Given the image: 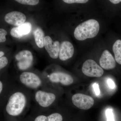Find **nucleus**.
I'll return each mask as SVG.
<instances>
[{"mask_svg":"<svg viewBox=\"0 0 121 121\" xmlns=\"http://www.w3.org/2000/svg\"><path fill=\"white\" fill-rule=\"evenodd\" d=\"M113 51L115 60L121 65V40H117L113 45Z\"/></svg>","mask_w":121,"mask_h":121,"instance_id":"nucleus-16","label":"nucleus"},{"mask_svg":"<svg viewBox=\"0 0 121 121\" xmlns=\"http://www.w3.org/2000/svg\"><path fill=\"white\" fill-rule=\"evenodd\" d=\"M35 98L40 106L48 108L54 104L56 100V96L52 91L39 90L35 93Z\"/></svg>","mask_w":121,"mask_h":121,"instance_id":"nucleus-3","label":"nucleus"},{"mask_svg":"<svg viewBox=\"0 0 121 121\" xmlns=\"http://www.w3.org/2000/svg\"><path fill=\"white\" fill-rule=\"evenodd\" d=\"M8 63V60L7 57L3 56L0 58V69L1 70L6 67Z\"/></svg>","mask_w":121,"mask_h":121,"instance_id":"nucleus-19","label":"nucleus"},{"mask_svg":"<svg viewBox=\"0 0 121 121\" xmlns=\"http://www.w3.org/2000/svg\"><path fill=\"white\" fill-rule=\"evenodd\" d=\"M4 54V52H3L1 51L0 52V58H1V57L3 56Z\"/></svg>","mask_w":121,"mask_h":121,"instance_id":"nucleus-26","label":"nucleus"},{"mask_svg":"<svg viewBox=\"0 0 121 121\" xmlns=\"http://www.w3.org/2000/svg\"><path fill=\"white\" fill-rule=\"evenodd\" d=\"M99 30V24L97 20L93 19L87 20L76 28L74 36L78 40L83 41L95 37Z\"/></svg>","mask_w":121,"mask_h":121,"instance_id":"nucleus-2","label":"nucleus"},{"mask_svg":"<svg viewBox=\"0 0 121 121\" xmlns=\"http://www.w3.org/2000/svg\"><path fill=\"white\" fill-rule=\"evenodd\" d=\"M62 115L58 112L52 113L46 116L40 115L35 118L34 121H63Z\"/></svg>","mask_w":121,"mask_h":121,"instance_id":"nucleus-14","label":"nucleus"},{"mask_svg":"<svg viewBox=\"0 0 121 121\" xmlns=\"http://www.w3.org/2000/svg\"><path fill=\"white\" fill-rule=\"evenodd\" d=\"M63 1L65 3L68 4L78 3V4H84L89 1L88 0H63Z\"/></svg>","mask_w":121,"mask_h":121,"instance_id":"nucleus-21","label":"nucleus"},{"mask_svg":"<svg viewBox=\"0 0 121 121\" xmlns=\"http://www.w3.org/2000/svg\"><path fill=\"white\" fill-rule=\"evenodd\" d=\"M32 25L29 22H26L20 26L13 28L11 29L10 33L13 37L21 38L28 34L31 31Z\"/></svg>","mask_w":121,"mask_h":121,"instance_id":"nucleus-13","label":"nucleus"},{"mask_svg":"<svg viewBox=\"0 0 121 121\" xmlns=\"http://www.w3.org/2000/svg\"><path fill=\"white\" fill-rule=\"evenodd\" d=\"M15 58L17 67L21 70L28 69L31 66L33 63V56L28 50L20 52L16 55Z\"/></svg>","mask_w":121,"mask_h":121,"instance_id":"nucleus-6","label":"nucleus"},{"mask_svg":"<svg viewBox=\"0 0 121 121\" xmlns=\"http://www.w3.org/2000/svg\"><path fill=\"white\" fill-rule=\"evenodd\" d=\"M50 82L52 83H60L64 86H69L73 82V79L69 74L56 72L52 73L48 77Z\"/></svg>","mask_w":121,"mask_h":121,"instance_id":"nucleus-8","label":"nucleus"},{"mask_svg":"<svg viewBox=\"0 0 121 121\" xmlns=\"http://www.w3.org/2000/svg\"><path fill=\"white\" fill-rule=\"evenodd\" d=\"M44 47L51 58H58L60 51V44L58 41H54L48 36H45L44 40Z\"/></svg>","mask_w":121,"mask_h":121,"instance_id":"nucleus-9","label":"nucleus"},{"mask_svg":"<svg viewBox=\"0 0 121 121\" xmlns=\"http://www.w3.org/2000/svg\"><path fill=\"white\" fill-rule=\"evenodd\" d=\"M93 89L96 95H99L100 94V90L99 87V85L97 83H95L93 85Z\"/></svg>","mask_w":121,"mask_h":121,"instance_id":"nucleus-22","label":"nucleus"},{"mask_svg":"<svg viewBox=\"0 0 121 121\" xmlns=\"http://www.w3.org/2000/svg\"><path fill=\"white\" fill-rule=\"evenodd\" d=\"M107 82L108 86L110 89H114L115 88V84L112 79H109L107 80Z\"/></svg>","mask_w":121,"mask_h":121,"instance_id":"nucleus-23","label":"nucleus"},{"mask_svg":"<svg viewBox=\"0 0 121 121\" xmlns=\"http://www.w3.org/2000/svg\"><path fill=\"white\" fill-rule=\"evenodd\" d=\"M21 83L27 87L37 90L42 86L43 82L36 74L30 72H24L20 75Z\"/></svg>","mask_w":121,"mask_h":121,"instance_id":"nucleus-4","label":"nucleus"},{"mask_svg":"<svg viewBox=\"0 0 121 121\" xmlns=\"http://www.w3.org/2000/svg\"><path fill=\"white\" fill-rule=\"evenodd\" d=\"M110 1L112 4H116L121 2V0H110Z\"/></svg>","mask_w":121,"mask_h":121,"instance_id":"nucleus-24","label":"nucleus"},{"mask_svg":"<svg viewBox=\"0 0 121 121\" xmlns=\"http://www.w3.org/2000/svg\"><path fill=\"white\" fill-rule=\"evenodd\" d=\"M82 71L83 73L87 76L99 78L104 74V70L101 66L92 60L85 61L82 65Z\"/></svg>","mask_w":121,"mask_h":121,"instance_id":"nucleus-5","label":"nucleus"},{"mask_svg":"<svg viewBox=\"0 0 121 121\" xmlns=\"http://www.w3.org/2000/svg\"><path fill=\"white\" fill-rule=\"evenodd\" d=\"M27 103L28 99L26 94L21 91H16L9 97L5 110L9 116L17 117L23 112Z\"/></svg>","mask_w":121,"mask_h":121,"instance_id":"nucleus-1","label":"nucleus"},{"mask_svg":"<svg viewBox=\"0 0 121 121\" xmlns=\"http://www.w3.org/2000/svg\"><path fill=\"white\" fill-rule=\"evenodd\" d=\"M74 48L72 44L68 41H64L60 45L59 58L62 61L71 58L73 55Z\"/></svg>","mask_w":121,"mask_h":121,"instance_id":"nucleus-12","label":"nucleus"},{"mask_svg":"<svg viewBox=\"0 0 121 121\" xmlns=\"http://www.w3.org/2000/svg\"><path fill=\"white\" fill-rule=\"evenodd\" d=\"M16 1L23 4L35 5L39 3L38 0H16Z\"/></svg>","mask_w":121,"mask_h":121,"instance_id":"nucleus-17","label":"nucleus"},{"mask_svg":"<svg viewBox=\"0 0 121 121\" xmlns=\"http://www.w3.org/2000/svg\"><path fill=\"white\" fill-rule=\"evenodd\" d=\"M4 84L1 80L0 81V94H1L4 89Z\"/></svg>","mask_w":121,"mask_h":121,"instance_id":"nucleus-25","label":"nucleus"},{"mask_svg":"<svg viewBox=\"0 0 121 121\" xmlns=\"http://www.w3.org/2000/svg\"><path fill=\"white\" fill-rule=\"evenodd\" d=\"M99 63L101 67L105 70L113 69L116 66L115 60L108 50H105L103 52Z\"/></svg>","mask_w":121,"mask_h":121,"instance_id":"nucleus-11","label":"nucleus"},{"mask_svg":"<svg viewBox=\"0 0 121 121\" xmlns=\"http://www.w3.org/2000/svg\"><path fill=\"white\" fill-rule=\"evenodd\" d=\"M4 20L8 23L17 27L25 23L26 17L20 12L13 11L6 14L4 17Z\"/></svg>","mask_w":121,"mask_h":121,"instance_id":"nucleus-10","label":"nucleus"},{"mask_svg":"<svg viewBox=\"0 0 121 121\" xmlns=\"http://www.w3.org/2000/svg\"><path fill=\"white\" fill-rule=\"evenodd\" d=\"M106 114L107 121H115L112 109H107L106 111Z\"/></svg>","mask_w":121,"mask_h":121,"instance_id":"nucleus-18","label":"nucleus"},{"mask_svg":"<svg viewBox=\"0 0 121 121\" xmlns=\"http://www.w3.org/2000/svg\"><path fill=\"white\" fill-rule=\"evenodd\" d=\"M34 35L36 45L40 48H43L44 47V40L45 37L43 30L40 28H38L34 31Z\"/></svg>","mask_w":121,"mask_h":121,"instance_id":"nucleus-15","label":"nucleus"},{"mask_svg":"<svg viewBox=\"0 0 121 121\" xmlns=\"http://www.w3.org/2000/svg\"><path fill=\"white\" fill-rule=\"evenodd\" d=\"M7 35V31L4 29L1 28L0 29V42L4 43L6 41L5 36Z\"/></svg>","mask_w":121,"mask_h":121,"instance_id":"nucleus-20","label":"nucleus"},{"mask_svg":"<svg viewBox=\"0 0 121 121\" xmlns=\"http://www.w3.org/2000/svg\"><path fill=\"white\" fill-rule=\"evenodd\" d=\"M72 101L77 108L82 110L89 109L94 104V100L93 98L80 93L74 95L72 97Z\"/></svg>","mask_w":121,"mask_h":121,"instance_id":"nucleus-7","label":"nucleus"}]
</instances>
